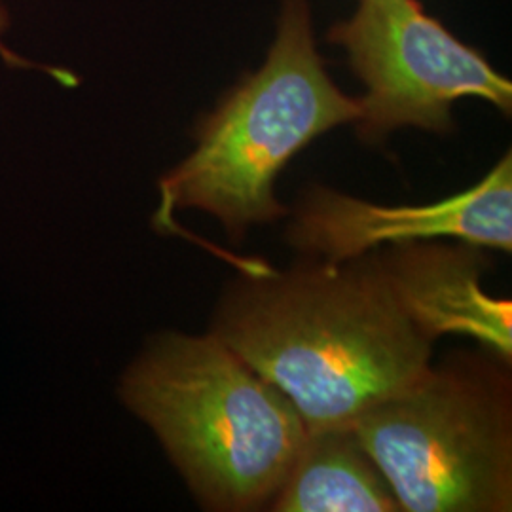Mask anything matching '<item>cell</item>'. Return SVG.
Wrapping results in <instances>:
<instances>
[{"instance_id": "6da1fadb", "label": "cell", "mask_w": 512, "mask_h": 512, "mask_svg": "<svg viewBox=\"0 0 512 512\" xmlns=\"http://www.w3.org/2000/svg\"><path fill=\"white\" fill-rule=\"evenodd\" d=\"M219 340L281 389L308 431L351 425L431 366L435 342L410 319L374 251L247 264L213 311Z\"/></svg>"}, {"instance_id": "7a4b0ae2", "label": "cell", "mask_w": 512, "mask_h": 512, "mask_svg": "<svg viewBox=\"0 0 512 512\" xmlns=\"http://www.w3.org/2000/svg\"><path fill=\"white\" fill-rule=\"evenodd\" d=\"M120 399L205 511L268 509L308 435L291 399L213 332L152 338L124 372Z\"/></svg>"}, {"instance_id": "3957f363", "label": "cell", "mask_w": 512, "mask_h": 512, "mask_svg": "<svg viewBox=\"0 0 512 512\" xmlns=\"http://www.w3.org/2000/svg\"><path fill=\"white\" fill-rule=\"evenodd\" d=\"M359 118L361 101L332 82L315 48L308 2L287 0L266 63L203 116L192 154L160 179L154 226L173 232L175 209H198L238 243L253 226L285 219L279 173L313 139Z\"/></svg>"}, {"instance_id": "277c9868", "label": "cell", "mask_w": 512, "mask_h": 512, "mask_svg": "<svg viewBox=\"0 0 512 512\" xmlns=\"http://www.w3.org/2000/svg\"><path fill=\"white\" fill-rule=\"evenodd\" d=\"M403 512L512 511L511 361L456 351L351 423Z\"/></svg>"}, {"instance_id": "5b68a950", "label": "cell", "mask_w": 512, "mask_h": 512, "mask_svg": "<svg viewBox=\"0 0 512 512\" xmlns=\"http://www.w3.org/2000/svg\"><path fill=\"white\" fill-rule=\"evenodd\" d=\"M365 84L357 135L380 143L401 128L448 133L452 107L478 97L511 116L512 82L476 48L431 18L418 0H359L355 16L330 29Z\"/></svg>"}, {"instance_id": "8992f818", "label": "cell", "mask_w": 512, "mask_h": 512, "mask_svg": "<svg viewBox=\"0 0 512 512\" xmlns=\"http://www.w3.org/2000/svg\"><path fill=\"white\" fill-rule=\"evenodd\" d=\"M289 215L293 217L287 243L302 256L327 262L431 239L511 253V152L475 186L440 202L380 205L327 186H311Z\"/></svg>"}, {"instance_id": "52a82bcc", "label": "cell", "mask_w": 512, "mask_h": 512, "mask_svg": "<svg viewBox=\"0 0 512 512\" xmlns=\"http://www.w3.org/2000/svg\"><path fill=\"white\" fill-rule=\"evenodd\" d=\"M374 253L404 310L433 342L444 334H463L512 361L511 300L482 289L490 262L482 247L431 239Z\"/></svg>"}, {"instance_id": "ba28073f", "label": "cell", "mask_w": 512, "mask_h": 512, "mask_svg": "<svg viewBox=\"0 0 512 512\" xmlns=\"http://www.w3.org/2000/svg\"><path fill=\"white\" fill-rule=\"evenodd\" d=\"M268 511L403 512L351 425L308 431Z\"/></svg>"}, {"instance_id": "9c48e42d", "label": "cell", "mask_w": 512, "mask_h": 512, "mask_svg": "<svg viewBox=\"0 0 512 512\" xmlns=\"http://www.w3.org/2000/svg\"><path fill=\"white\" fill-rule=\"evenodd\" d=\"M8 23H10L8 12H6L4 4L0 2V57H2V61H4L6 65L18 67V69H40V71H44V73L52 74V78H55L57 82H61L63 86H74V84H76L73 74L67 73V71H61V69H54V67L37 65V63H33V61H27L25 57H19V55L14 54L12 50H8V48L4 46V42H2V35H4L6 29H8Z\"/></svg>"}]
</instances>
